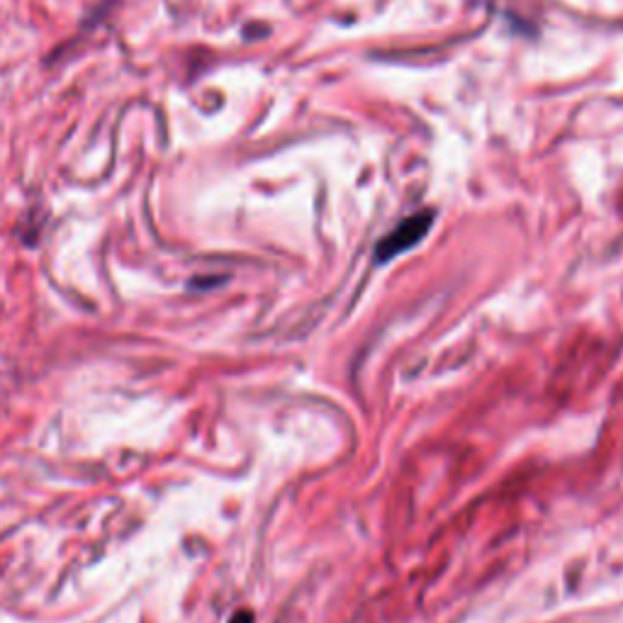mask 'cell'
Returning a JSON list of instances; mask_svg holds the SVG:
<instances>
[{
    "label": "cell",
    "instance_id": "obj_2",
    "mask_svg": "<svg viewBox=\"0 0 623 623\" xmlns=\"http://www.w3.org/2000/svg\"><path fill=\"white\" fill-rule=\"evenodd\" d=\"M229 623H254V616H251V611H237Z\"/></svg>",
    "mask_w": 623,
    "mask_h": 623
},
{
    "label": "cell",
    "instance_id": "obj_1",
    "mask_svg": "<svg viewBox=\"0 0 623 623\" xmlns=\"http://www.w3.org/2000/svg\"><path fill=\"white\" fill-rule=\"evenodd\" d=\"M431 224H434V212L431 210L417 212V215L402 220L387 237L378 241V246H375V263H387L395 256L404 254V251L414 249L429 234Z\"/></svg>",
    "mask_w": 623,
    "mask_h": 623
}]
</instances>
